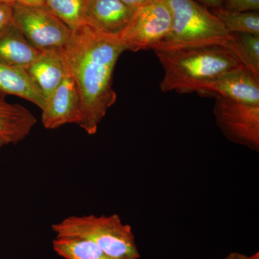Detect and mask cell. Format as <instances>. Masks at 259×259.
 <instances>
[{
	"label": "cell",
	"mask_w": 259,
	"mask_h": 259,
	"mask_svg": "<svg viewBox=\"0 0 259 259\" xmlns=\"http://www.w3.org/2000/svg\"><path fill=\"white\" fill-rule=\"evenodd\" d=\"M125 48L120 37L84 23L72 31L60 49L67 74L74 80L81 102L79 126L96 134L109 109L117 100L113 89L115 65Z\"/></svg>",
	"instance_id": "6da1fadb"
},
{
	"label": "cell",
	"mask_w": 259,
	"mask_h": 259,
	"mask_svg": "<svg viewBox=\"0 0 259 259\" xmlns=\"http://www.w3.org/2000/svg\"><path fill=\"white\" fill-rule=\"evenodd\" d=\"M163 66V93H195L202 83L231 70L243 67L225 44L153 49Z\"/></svg>",
	"instance_id": "7a4b0ae2"
},
{
	"label": "cell",
	"mask_w": 259,
	"mask_h": 259,
	"mask_svg": "<svg viewBox=\"0 0 259 259\" xmlns=\"http://www.w3.org/2000/svg\"><path fill=\"white\" fill-rule=\"evenodd\" d=\"M56 237L77 238L95 243L117 259H139L136 237L129 224L117 214L69 216L52 225Z\"/></svg>",
	"instance_id": "3957f363"
},
{
	"label": "cell",
	"mask_w": 259,
	"mask_h": 259,
	"mask_svg": "<svg viewBox=\"0 0 259 259\" xmlns=\"http://www.w3.org/2000/svg\"><path fill=\"white\" fill-rule=\"evenodd\" d=\"M166 1L171 13V30L153 49L225 44L230 38L222 23L205 5L196 0Z\"/></svg>",
	"instance_id": "277c9868"
},
{
	"label": "cell",
	"mask_w": 259,
	"mask_h": 259,
	"mask_svg": "<svg viewBox=\"0 0 259 259\" xmlns=\"http://www.w3.org/2000/svg\"><path fill=\"white\" fill-rule=\"evenodd\" d=\"M12 8V21L36 50H60L69 41L72 31L46 7L16 3Z\"/></svg>",
	"instance_id": "5b68a950"
},
{
	"label": "cell",
	"mask_w": 259,
	"mask_h": 259,
	"mask_svg": "<svg viewBox=\"0 0 259 259\" xmlns=\"http://www.w3.org/2000/svg\"><path fill=\"white\" fill-rule=\"evenodd\" d=\"M171 13L166 0H153L140 7L120 36L126 51L153 49L171 28Z\"/></svg>",
	"instance_id": "8992f818"
},
{
	"label": "cell",
	"mask_w": 259,
	"mask_h": 259,
	"mask_svg": "<svg viewBox=\"0 0 259 259\" xmlns=\"http://www.w3.org/2000/svg\"><path fill=\"white\" fill-rule=\"evenodd\" d=\"M213 114L216 125L227 139L258 152L259 106L217 97Z\"/></svg>",
	"instance_id": "52a82bcc"
},
{
	"label": "cell",
	"mask_w": 259,
	"mask_h": 259,
	"mask_svg": "<svg viewBox=\"0 0 259 259\" xmlns=\"http://www.w3.org/2000/svg\"><path fill=\"white\" fill-rule=\"evenodd\" d=\"M195 93L259 106V78L244 67L238 68L202 83Z\"/></svg>",
	"instance_id": "ba28073f"
},
{
	"label": "cell",
	"mask_w": 259,
	"mask_h": 259,
	"mask_svg": "<svg viewBox=\"0 0 259 259\" xmlns=\"http://www.w3.org/2000/svg\"><path fill=\"white\" fill-rule=\"evenodd\" d=\"M44 127L54 130L81 120V102L74 80L66 72L55 91L49 97L41 110Z\"/></svg>",
	"instance_id": "9c48e42d"
},
{
	"label": "cell",
	"mask_w": 259,
	"mask_h": 259,
	"mask_svg": "<svg viewBox=\"0 0 259 259\" xmlns=\"http://www.w3.org/2000/svg\"><path fill=\"white\" fill-rule=\"evenodd\" d=\"M137 9L121 0H88L86 23L100 31L120 37Z\"/></svg>",
	"instance_id": "30bf717a"
},
{
	"label": "cell",
	"mask_w": 259,
	"mask_h": 259,
	"mask_svg": "<svg viewBox=\"0 0 259 259\" xmlns=\"http://www.w3.org/2000/svg\"><path fill=\"white\" fill-rule=\"evenodd\" d=\"M37 119L26 107L7 101L0 93V139L8 144H17L26 139Z\"/></svg>",
	"instance_id": "8fae6325"
},
{
	"label": "cell",
	"mask_w": 259,
	"mask_h": 259,
	"mask_svg": "<svg viewBox=\"0 0 259 259\" xmlns=\"http://www.w3.org/2000/svg\"><path fill=\"white\" fill-rule=\"evenodd\" d=\"M27 71L41 90L46 101L59 86L66 74L60 51L57 49L40 51Z\"/></svg>",
	"instance_id": "7c38bea8"
},
{
	"label": "cell",
	"mask_w": 259,
	"mask_h": 259,
	"mask_svg": "<svg viewBox=\"0 0 259 259\" xmlns=\"http://www.w3.org/2000/svg\"><path fill=\"white\" fill-rule=\"evenodd\" d=\"M0 93L15 95L32 102L42 110L46 99L28 71L0 61Z\"/></svg>",
	"instance_id": "4fadbf2b"
},
{
	"label": "cell",
	"mask_w": 259,
	"mask_h": 259,
	"mask_svg": "<svg viewBox=\"0 0 259 259\" xmlns=\"http://www.w3.org/2000/svg\"><path fill=\"white\" fill-rule=\"evenodd\" d=\"M40 51L32 47L11 22L0 30V61L28 69Z\"/></svg>",
	"instance_id": "5bb4252c"
},
{
	"label": "cell",
	"mask_w": 259,
	"mask_h": 259,
	"mask_svg": "<svg viewBox=\"0 0 259 259\" xmlns=\"http://www.w3.org/2000/svg\"><path fill=\"white\" fill-rule=\"evenodd\" d=\"M225 45L236 56L243 67L259 78V35L233 32Z\"/></svg>",
	"instance_id": "9a60e30c"
},
{
	"label": "cell",
	"mask_w": 259,
	"mask_h": 259,
	"mask_svg": "<svg viewBox=\"0 0 259 259\" xmlns=\"http://www.w3.org/2000/svg\"><path fill=\"white\" fill-rule=\"evenodd\" d=\"M53 250L64 259H117L92 242L77 238L56 237Z\"/></svg>",
	"instance_id": "2e32d148"
},
{
	"label": "cell",
	"mask_w": 259,
	"mask_h": 259,
	"mask_svg": "<svg viewBox=\"0 0 259 259\" xmlns=\"http://www.w3.org/2000/svg\"><path fill=\"white\" fill-rule=\"evenodd\" d=\"M222 23L228 33L248 32L259 35L258 11H233L226 8H215L211 10Z\"/></svg>",
	"instance_id": "e0dca14e"
},
{
	"label": "cell",
	"mask_w": 259,
	"mask_h": 259,
	"mask_svg": "<svg viewBox=\"0 0 259 259\" xmlns=\"http://www.w3.org/2000/svg\"><path fill=\"white\" fill-rule=\"evenodd\" d=\"M88 0H47L45 7L74 31L86 23L85 12Z\"/></svg>",
	"instance_id": "ac0fdd59"
},
{
	"label": "cell",
	"mask_w": 259,
	"mask_h": 259,
	"mask_svg": "<svg viewBox=\"0 0 259 259\" xmlns=\"http://www.w3.org/2000/svg\"><path fill=\"white\" fill-rule=\"evenodd\" d=\"M225 7L233 11H258L259 0H226Z\"/></svg>",
	"instance_id": "d6986e66"
},
{
	"label": "cell",
	"mask_w": 259,
	"mask_h": 259,
	"mask_svg": "<svg viewBox=\"0 0 259 259\" xmlns=\"http://www.w3.org/2000/svg\"><path fill=\"white\" fill-rule=\"evenodd\" d=\"M13 20V8L0 3V30L10 24Z\"/></svg>",
	"instance_id": "ffe728a7"
},
{
	"label": "cell",
	"mask_w": 259,
	"mask_h": 259,
	"mask_svg": "<svg viewBox=\"0 0 259 259\" xmlns=\"http://www.w3.org/2000/svg\"><path fill=\"white\" fill-rule=\"evenodd\" d=\"M47 0H18V4L28 7H45Z\"/></svg>",
	"instance_id": "44dd1931"
},
{
	"label": "cell",
	"mask_w": 259,
	"mask_h": 259,
	"mask_svg": "<svg viewBox=\"0 0 259 259\" xmlns=\"http://www.w3.org/2000/svg\"><path fill=\"white\" fill-rule=\"evenodd\" d=\"M223 259H259V253L257 252L251 256H248V255L243 254V253L233 252Z\"/></svg>",
	"instance_id": "7402d4cb"
},
{
	"label": "cell",
	"mask_w": 259,
	"mask_h": 259,
	"mask_svg": "<svg viewBox=\"0 0 259 259\" xmlns=\"http://www.w3.org/2000/svg\"><path fill=\"white\" fill-rule=\"evenodd\" d=\"M196 1L200 2L202 5L210 7L212 9H215V8H222L225 0H196Z\"/></svg>",
	"instance_id": "603a6c76"
},
{
	"label": "cell",
	"mask_w": 259,
	"mask_h": 259,
	"mask_svg": "<svg viewBox=\"0 0 259 259\" xmlns=\"http://www.w3.org/2000/svg\"><path fill=\"white\" fill-rule=\"evenodd\" d=\"M127 6L133 8H139L143 5L147 4L153 0H121Z\"/></svg>",
	"instance_id": "cb8c5ba5"
},
{
	"label": "cell",
	"mask_w": 259,
	"mask_h": 259,
	"mask_svg": "<svg viewBox=\"0 0 259 259\" xmlns=\"http://www.w3.org/2000/svg\"><path fill=\"white\" fill-rule=\"evenodd\" d=\"M18 0H0V3L1 4H5L10 5V6H13L15 4H16Z\"/></svg>",
	"instance_id": "d4e9b609"
},
{
	"label": "cell",
	"mask_w": 259,
	"mask_h": 259,
	"mask_svg": "<svg viewBox=\"0 0 259 259\" xmlns=\"http://www.w3.org/2000/svg\"><path fill=\"white\" fill-rule=\"evenodd\" d=\"M6 145H8L7 144L6 141H4V140L0 139V148L3 147V146H6Z\"/></svg>",
	"instance_id": "484cf974"
}]
</instances>
